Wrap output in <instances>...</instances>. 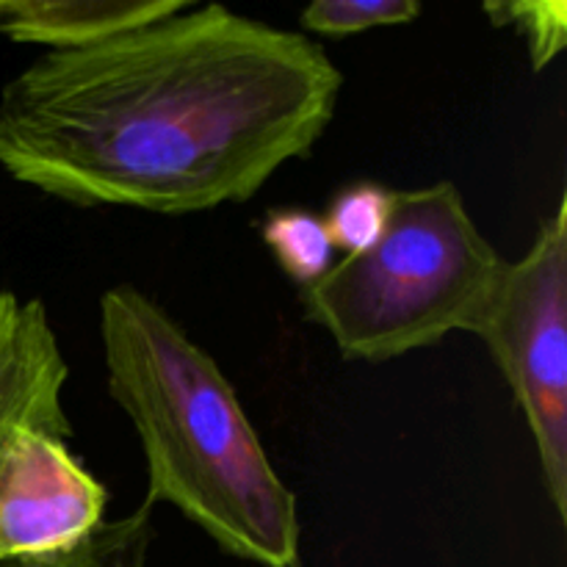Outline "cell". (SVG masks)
<instances>
[{"label":"cell","instance_id":"6da1fadb","mask_svg":"<svg viewBox=\"0 0 567 567\" xmlns=\"http://www.w3.org/2000/svg\"><path fill=\"white\" fill-rule=\"evenodd\" d=\"M343 75L299 31L205 3L78 50L0 94V166L61 203L197 214L247 203L305 158Z\"/></svg>","mask_w":567,"mask_h":567},{"label":"cell","instance_id":"7a4b0ae2","mask_svg":"<svg viewBox=\"0 0 567 567\" xmlns=\"http://www.w3.org/2000/svg\"><path fill=\"white\" fill-rule=\"evenodd\" d=\"M109 393L136 430L147 507L169 504L230 557L299 567L302 524L219 363L133 286L100 297Z\"/></svg>","mask_w":567,"mask_h":567},{"label":"cell","instance_id":"3957f363","mask_svg":"<svg viewBox=\"0 0 567 567\" xmlns=\"http://www.w3.org/2000/svg\"><path fill=\"white\" fill-rule=\"evenodd\" d=\"M504 266L460 188L441 181L393 192L382 236L302 288V310L347 360L385 363L474 332Z\"/></svg>","mask_w":567,"mask_h":567},{"label":"cell","instance_id":"277c9868","mask_svg":"<svg viewBox=\"0 0 567 567\" xmlns=\"http://www.w3.org/2000/svg\"><path fill=\"white\" fill-rule=\"evenodd\" d=\"M474 336L513 388L548 502L567 520V197L540 221L529 252L504 266Z\"/></svg>","mask_w":567,"mask_h":567},{"label":"cell","instance_id":"5b68a950","mask_svg":"<svg viewBox=\"0 0 567 567\" xmlns=\"http://www.w3.org/2000/svg\"><path fill=\"white\" fill-rule=\"evenodd\" d=\"M109 491L64 435L20 426L0 449V563L72 551L105 520Z\"/></svg>","mask_w":567,"mask_h":567},{"label":"cell","instance_id":"8992f818","mask_svg":"<svg viewBox=\"0 0 567 567\" xmlns=\"http://www.w3.org/2000/svg\"><path fill=\"white\" fill-rule=\"evenodd\" d=\"M66 377L70 365L44 305L0 291V449L20 426L72 435L64 410Z\"/></svg>","mask_w":567,"mask_h":567},{"label":"cell","instance_id":"52a82bcc","mask_svg":"<svg viewBox=\"0 0 567 567\" xmlns=\"http://www.w3.org/2000/svg\"><path fill=\"white\" fill-rule=\"evenodd\" d=\"M186 0H3L0 33L48 50H78L186 9Z\"/></svg>","mask_w":567,"mask_h":567},{"label":"cell","instance_id":"ba28073f","mask_svg":"<svg viewBox=\"0 0 567 567\" xmlns=\"http://www.w3.org/2000/svg\"><path fill=\"white\" fill-rule=\"evenodd\" d=\"M153 507L142 504L127 518L103 520L81 546L42 559H9L0 567H147Z\"/></svg>","mask_w":567,"mask_h":567},{"label":"cell","instance_id":"9c48e42d","mask_svg":"<svg viewBox=\"0 0 567 567\" xmlns=\"http://www.w3.org/2000/svg\"><path fill=\"white\" fill-rule=\"evenodd\" d=\"M260 236L280 269L302 288L313 286L330 271L336 247L321 216L305 208L271 210L264 219Z\"/></svg>","mask_w":567,"mask_h":567},{"label":"cell","instance_id":"30bf717a","mask_svg":"<svg viewBox=\"0 0 567 567\" xmlns=\"http://www.w3.org/2000/svg\"><path fill=\"white\" fill-rule=\"evenodd\" d=\"M393 192L377 183H354L338 192L327 216H321L336 249L347 255L363 252L382 236L391 214Z\"/></svg>","mask_w":567,"mask_h":567},{"label":"cell","instance_id":"8fae6325","mask_svg":"<svg viewBox=\"0 0 567 567\" xmlns=\"http://www.w3.org/2000/svg\"><path fill=\"white\" fill-rule=\"evenodd\" d=\"M419 17L421 3L415 0H316L299 14V22L324 37H347L371 28L408 25Z\"/></svg>","mask_w":567,"mask_h":567},{"label":"cell","instance_id":"7c38bea8","mask_svg":"<svg viewBox=\"0 0 567 567\" xmlns=\"http://www.w3.org/2000/svg\"><path fill=\"white\" fill-rule=\"evenodd\" d=\"M485 11L496 25L518 31L529 48L535 70L551 64L567 44V6L563 0H524V3H487Z\"/></svg>","mask_w":567,"mask_h":567},{"label":"cell","instance_id":"4fadbf2b","mask_svg":"<svg viewBox=\"0 0 567 567\" xmlns=\"http://www.w3.org/2000/svg\"><path fill=\"white\" fill-rule=\"evenodd\" d=\"M0 11H3V0H0Z\"/></svg>","mask_w":567,"mask_h":567}]
</instances>
